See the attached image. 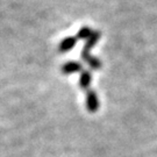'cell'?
<instances>
[{"instance_id":"1","label":"cell","mask_w":157,"mask_h":157,"mask_svg":"<svg viewBox=\"0 0 157 157\" xmlns=\"http://www.w3.org/2000/svg\"><path fill=\"white\" fill-rule=\"evenodd\" d=\"M100 107V101L93 90H89L86 93V109L91 113H95Z\"/></svg>"},{"instance_id":"2","label":"cell","mask_w":157,"mask_h":157,"mask_svg":"<svg viewBox=\"0 0 157 157\" xmlns=\"http://www.w3.org/2000/svg\"><path fill=\"white\" fill-rule=\"evenodd\" d=\"M101 33L99 30H94L92 35H91L89 39L86 40V43H85L84 48H83V51H82V55H87V54H91L90 51L91 49L97 44V42L100 40Z\"/></svg>"},{"instance_id":"3","label":"cell","mask_w":157,"mask_h":157,"mask_svg":"<svg viewBox=\"0 0 157 157\" xmlns=\"http://www.w3.org/2000/svg\"><path fill=\"white\" fill-rule=\"evenodd\" d=\"M77 40L78 39L76 36H67V37H65L58 45V50L61 52H67V51L72 50L76 43H77Z\"/></svg>"},{"instance_id":"7","label":"cell","mask_w":157,"mask_h":157,"mask_svg":"<svg viewBox=\"0 0 157 157\" xmlns=\"http://www.w3.org/2000/svg\"><path fill=\"white\" fill-rule=\"evenodd\" d=\"M92 33H93V30H92L90 27H82V28L78 30L76 37L79 40H87L91 35H92Z\"/></svg>"},{"instance_id":"5","label":"cell","mask_w":157,"mask_h":157,"mask_svg":"<svg viewBox=\"0 0 157 157\" xmlns=\"http://www.w3.org/2000/svg\"><path fill=\"white\" fill-rule=\"evenodd\" d=\"M91 83H92V72L89 70H84L80 73L79 77V86L83 90H87L90 87Z\"/></svg>"},{"instance_id":"4","label":"cell","mask_w":157,"mask_h":157,"mask_svg":"<svg viewBox=\"0 0 157 157\" xmlns=\"http://www.w3.org/2000/svg\"><path fill=\"white\" fill-rule=\"evenodd\" d=\"M82 64L78 62H76V61H70V62H67L62 67V72L64 75H71V73H75V72H79V71H82Z\"/></svg>"},{"instance_id":"6","label":"cell","mask_w":157,"mask_h":157,"mask_svg":"<svg viewBox=\"0 0 157 157\" xmlns=\"http://www.w3.org/2000/svg\"><path fill=\"white\" fill-rule=\"evenodd\" d=\"M82 58L84 59V62H86L89 65H90L91 69H93V70H99L102 65V63L99 58H97V57L92 56L91 54H87V55H82Z\"/></svg>"}]
</instances>
